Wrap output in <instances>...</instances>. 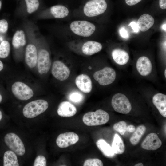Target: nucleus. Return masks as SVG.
<instances>
[{
	"label": "nucleus",
	"instance_id": "nucleus-45",
	"mask_svg": "<svg viewBox=\"0 0 166 166\" xmlns=\"http://www.w3.org/2000/svg\"><path fill=\"white\" fill-rule=\"evenodd\" d=\"M1 6H2V2L1 1H0V10L1 8Z\"/></svg>",
	"mask_w": 166,
	"mask_h": 166
},
{
	"label": "nucleus",
	"instance_id": "nucleus-22",
	"mask_svg": "<svg viewBox=\"0 0 166 166\" xmlns=\"http://www.w3.org/2000/svg\"><path fill=\"white\" fill-rule=\"evenodd\" d=\"M51 14L57 18H62L67 17L69 11L66 7L62 5H56L52 6L50 9Z\"/></svg>",
	"mask_w": 166,
	"mask_h": 166
},
{
	"label": "nucleus",
	"instance_id": "nucleus-32",
	"mask_svg": "<svg viewBox=\"0 0 166 166\" xmlns=\"http://www.w3.org/2000/svg\"><path fill=\"white\" fill-rule=\"evenodd\" d=\"M46 160L43 156H38L34 160V166H45L46 165Z\"/></svg>",
	"mask_w": 166,
	"mask_h": 166
},
{
	"label": "nucleus",
	"instance_id": "nucleus-36",
	"mask_svg": "<svg viewBox=\"0 0 166 166\" xmlns=\"http://www.w3.org/2000/svg\"><path fill=\"white\" fill-rule=\"evenodd\" d=\"M159 4L161 9H165L166 8V0H159Z\"/></svg>",
	"mask_w": 166,
	"mask_h": 166
},
{
	"label": "nucleus",
	"instance_id": "nucleus-21",
	"mask_svg": "<svg viewBox=\"0 0 166 166\" xmlns=\"http://www.w3.org/2000/svg\"><path fill=\"white\" fill-rule=\"evenodd\" d=\"M96 144L97 148L106 157L112 158L115 156V154L113 152L112 147L104 140H98L97 141Z\"/></svg>",
	"mask_w": 166,
	"mask_h": 166
},
{
	"label": "nucleus",
	"instance_id": "nucleus-35",
	"mask_svg": "<svg viewBox=\"0 0 166 166\" xmlns=\"http://www.w3.org/2000/svg\"><path fill=\"white\" fill-rule=\"evenodd\" d=\"M120 34L121 36L124 38L128 37V34L127 31L124 28H121L120 30Z\"/></svg>",
	"mask_w": 166,
	"mask_h": 166
},
{
	"label": "nucleus",
	"instance_id": "nucleus-15",
	"mask_svg": "<svg viewBox=\"0 0 166 166\" xmlns=\"http://www.w3.org/2000/svg\"><path fill=\"white\" fill-rule=\"evenodd\" d=\"M38 57L37 50L35 46L31 44L28 45L26 49L25 61L29 67L33 68L36 65Z\"/></svg>",
	"mask_w": 166,
	"mask_h": 166
},
{
	"label": "nucleus",
	"instance_id": "nucleus-40",
	"mask_svg": "<svg viewBox=\"0 0 166 166\" xmlns=\"http://www.w3.org/2000/svg\"><path fill=\"white\" fill-rule=\"evenodd\" d=\"M135 166H143V164L142 163H139L135 165Z\"/></svg>",
	"mask_w": 166,
	"mask_h": 166
},
{
	"label": "nucleus",
	"instance_id": "nucleus-38",
	"mask_svg": "<svg viewBox=\"0 0 166 166\" xmlns=\"http://www.w3.org/2000/svg\"><path fill=\"white\" fill-rule=\"evenodd\" d=\"M130 25L135 32H137L138 31L139 28L136 22H132L130 23Z\"/></svg>",
	"mask_w": 166,
	"mask_h": 166
},
{
	"label": "nucleus",
	"instance_id": "nucleus-39",
	"mask_svg": "<svg viewBox=\"0 0 166 166\" xmlns=\"http://www.w3.org/2000/svg\"><path fill=\"white\" fill-rule=\"evenodd\" d=\"M4 67L2 61L0 60V72L3 69Z\"/></svg>",
	"mask_w": 166,
	"mask_h": 166
},
{
	"label": "nucleus",
	"instance_id": "nucleus-28",
	"mask_svg": "<svg viewBox=\"0 0 166 166\" xmlns=\"http://www.w3.org/2000/svg\"><path fill=\"white\" fill-rule=\"evenodd\" d=\"M28 13L31 14L35 11L39 6L38 0H25Z\"/></svg>",
	"mask_w": 166,
	"mask_h": 166
},
{
	"label": "nucleus",
	"instance_id": "nucleus-12",
	"mask_svg": "<svg viewBox=\"0 0 166 166\" xmlns=\"http://www.w3.org/2000/svg\"><path fill=\"white\" fill-rule=\"evenodd\" d=\"M162 142L157 135L151 133L148 134L141 144L142 148L145 150H155L160 148Z\"/></svg>",
	"mask_w": 166,
	"mask_h": 166
},
{
	"label": "nucleus",
	"instance_id": "nucleus-8",
	"mask_svg": "<svg viewBox=\"0 0 166 166\" xmlns=\"http://www.w3.org/2000/svg\"><path fill=\"white\" fill-rule=\"evenodd\" d=\"M11 89L15 96L21 100H28L31 98L34 94L31 88L25 83L19 81L14 83Z\"/></svg>",
	"mask_w": 166,
	"mask_h": 166
},
{
	"label": "nucleus",
	"instance_id": "nucleus-30",
	"mask_svg": "<svg viewBox=\"0 0 166 166\" xmlns=\"http://www.w3.org/2000/svg\"><path fill=\"white\" fill-rule=\"evenodd\" d=\"M127 124L125 122L121 121L115 124L113 126V129L121 135H124L126 131Z\"/></svg>",
	"mask_w": 166,
	"mask_h": 166
},
{
	"label": "nucleus",
	"instance_id": "nucleus-19",
	"mask_svg": "<svg viewBox=\"0 0 166 166\" xmlns=\"http://www.w3.org/2000/svg\"><path fill=\"white\" fill-rule=\"evenodd\" d=\"M154 19L152 16L147 14L141 16L138 20L137 25L138 28L142 32L149 30L153 25Z\"/></svg>",
	"mask_w": 166,
	"mask_h": 166
},
{
	"label": "nucleus",
	"instance_id": "nucleus-14",
	"mask_svg": "<svg viewBox=\"0 0 166 166\" xmlns=\"http://www.w3.org/2000/svg\"><path fill=\"white\" fill-rule=\"evenodd\" d=\"M75 82L77 87L82 92L89 93L91 91L92 82L88 75L85 74L79 75L76 77Z\"/></svg>",
	"mask_w": 166,
	"mask_h": 166
},
{
	"label": "nucleus",
	"instance_id": "nucleus-24",
	"mask_svg": "<svg viewBox=\"0 0 166 166\" xmlns=\"http://www.w3.org/2000/svg\"><path fill=\"white\" fill-rule=\"evenodd\" d=\"M112 148L115 154H121L124 153L125 147L120 137L117 133L115 134L112 143Z\"/></svg>",
	"mask_w": 166,
	"mask_h": 166
},
{
	"label": "nucleus",
	"instance_id": "nucleus-25",
	"mask_svg": "<svg viewBox=\"0 0 166 166\" xmlns=\"http://www.w3.org/2000/svg\"><path fill=\"white\" fill-rule=\"evenodd\" d=\"M4 166H18L19 165L15 153L10 150L6 152L3 156Z\"/></svg>",
	"mask_w": 166,
	"mask_h": 166
},
{
	"label": "nucleus",
	"instance_id": "nucleus-1",
	"mask_svg": "<svg viewBox=\"0 0 166 166\" xmlns=\"http://www.w3.org/2000/svg\"><path fill=\"white\" fill-rule=\"evenodd\" d=\"M109 119V114L102 109H98L95 112H89L83 116L84 123L88 126H95L104 124Z\"/></svg>",
	"mask_w": 166,
	"mask_h": 166
},
{
	"label": "nucleus",
	"instance_id": "nucleus-3",
	"mask_svg": "<svg viewBox=\"0 0 166 166\" xmlns=\"http://www.w3.org/2000/svg\"><path fill=\"white\" fill-rule=\"evenodd\" d=\"M48 106V102L45 100H34L28 103L24 107L23 114L26 118H34L45 111Z\"/></svg>",
	"mask_w": 166,
	"mask_h": 166
},
{
	"label": "nucleus",
	"instance_id": "nucleus-9",
	"mask_svg": "<svg viewBox=\"0 0 166 166\" xmlns=\"http://www.w3.org/2000/svg\"><path fill=\"white\" fill-rule=\"evenodd\" d=\"M51 72L55 78L62 81L69 77L70 70L63 62L59 61H56L53 64Z\"/></svg>",
	"mask_w": 166,
	"mask_h": 166
},
{
	"label": "nucleus",
	"instance_id": "nucleus-29",
	"mask_svg": "<svg viewBox=\"0 0 166 166\" xmlns=\"http://www.w3.org/2000/svg\"><path fill=\"white\" fill-rule=\"evenodd\" d=\"M83 95L77 91L71 92L69 96V98L70 101L75 103L80 102L83 100Z\"/></svg>",
	"mask_w": 166,
	"mask_h": 166
},
{
	"label": "nucleus",
	"instance_id": "nucleus-31",
	"mask_svg": "<svg viewBox=\"0 0 166 166\" xmlns=\"http://www.w3.org/2000/svg\"><path fill=\"white\" fill-rule=\"evenodd\" d=\"M103 163L101 160L98 159H89L85 161L84 166H102Z\"/></svg>",
	"mask_w": 166,
	"mask_h": 166
},
{
	"label": "nucleus",
	"instance_id": "nucleus-42",
	"mask_svg": "<svg viewBox=\"0 0 166 166\" xmlns=\"http://www.w3.org/2000/svg\"><path fill=\"white\" fill-rule=\"evenodd\" d=\"M2 100V96L0 93V103L1 102Z\"/></svg>",
	"mask_w": 166,
	"mask_h": 166
},
{
	"label": "nucleus",
	"instance_id": "nucleus-6",
	"mask_svg": "<svg viewBox=\"0 0 166 166\" xmlns=\"http://www.w3.org/2000/svg\"><path fill=\"white\" fill-rule=\"evenodd\" d=\"M116 72L113 69L106 67L95 72L93 77L100 85L105 86L113 83L116 79Z\"/></svg>",
	"mask_w": 166,
	"mask_h": 166
},
{
	"label": "nucleus",
	"instance_id": "nucleus-4",
	"mask_svg": "<svg viewBox=\"0 0 166 166\" xmlns=\"http://www.w3.org/2000/svg\"><path fill=\"white\" fill-rule=\"evenodd\" d=\"M107 8L105 0H89L84 6L83 12L86 16L93 17L103 13Z\"/></svg>",
	"mask_w": 166,
	"mask_h": 166
},
{
	"label": "nucleus",
	"instance_id": "nucleus-41",
	"mask_svg": "<svg viewBox=\"0 0 166 166\" xmlns=\"http://www.w3.org/2000/svg\"><path fill=\"white\" fill-rule=\"evenodd\" d=\"M2 116V112L0 110V121L1 120Z\"/></svg>",
	"mask_w": 166,
	"mask_h": 166
},
{
	"label": "nucleus",
	"instance_id": "nucleus-23",
	"mask_svg": "<svg viewBox=\"0 0 166 166\" xmlns=\"http://www.w3.org/2000/svg\"><path fill=\"white\" fill-rule=\"evenodd\" d=\"M26 43V36L22 30H17L14 33L12 40V44L15 48L24 46Z\"/></svg>",
	"mask_w": 166,
	"mask_h": 166
},
{
	"label": "nucleus",
	"instance_id": "nucleus-20",
	"mask_svg": "<svg viewBox=\"0 0 166 166\" xmlns=\"http://www.w3.org/2000/svg\"><path fill=\"white\" fill-rule=\"evenodd\" d=\"M112 57L116 63L123 65L127 64L129 59V56L126 51L119 49H113L112 52Z\"/></svg>",
	"mask_w": 166,
	"mask_h": 166
},
{
	"label": "nucleus",
	"instance_id": "nucleus-10",
	"mask_svg": "<svg viewBox=\"0 0 166 166\" xmlns=\"http://www.w3.org/2000/svg\"><path fill=\"white\" fill-rule=\"evenodd\" d=\"M38 70L41 74L47 73L50 69L51 62L50 55L45 49H42L38 57Z\"/></svg>",
	"mask_w": 166,
	"mask_h": 166
},
{
	"label": "nucleus",
	"instance_id": "nucleus-37",
	"mask_svg": "<svg viewBox=\"0 0 166 166\" xmlns=\"http://www.w3.org/2000/svg\"><path fill=\"white\" fill-rule=\"evenodd\" d=\"M135 127L132 125H130L126 127V131L132 133L135 130Z\"/></svg>",
	"mask_w": 166,
	"mask_h": 166
},
{
	"label": "nucleus",
	"instance_id": "nucleus-33",
	"mask_svg": "<svg viewBox=\"0 0 166 166\" xmlns=\"http://www.w3.org/2000/svg\"><path fill=\"white\" fill-rule=\"evenodd\" d=\"M8 24L7 21L4 19L0 20V34L6 33L8 29Z\"/></svg>",
	"mask_w": 166,
	"mask_h": 166
},
{
	"label": "nucleus",
	"instance_id": "nucleus-5",
	"mask_svg": "<svg viewBox=\"0 0 166 166\" xmlns=\"http://www.w3.org/2000/svg\"><path fill=\"white\" fill-rule=\"evenodd\" d=\"M111 105L115 111L123 114L129 113L132 109L129 99L125 95L121 93H117L113 96Z\"/></svg>",
	"mask_w": 166,
	"mask_h": 166
},
{
	"label": "nucleus",
	"instance_id": "nucleus-34",
	"mask_svg": "<svg viewBox=\"0 0 166 166\" xmlns=\"http://www.w3.org/2000/svg\"><path fill=\"white\" fill-rule=\"evenodd\" d=\"M142 0H125L126 3L129 6L134 5Z\"/></svg>",
	"mask_w": 166,
	"mask_h": 166
},
{
	"label": "nucleus",
	"instance_id": "nucleus-18",
	"mask_svg": "<svg viewBox=\"0 0 166 166\" xmlns=\"http://www.w3.org/2000/svg\"><path fill=\"white\" fill-rule=\"evenodd\" d=\"M152 101L160 113L166 117V95L161 93H157L153 96Z\"/></svg>",
	"mask_w": 166,
	"mask_h": 166
},
{
	"label": "nucleus",
	"instance_id": "nucleus-2",
	"mask_svg": "<svg viewBox=\"0 0 166 166\" xmlns=\"http://www.w3.org/2000/svg\"><path fill=\"white\" fill-rule=\"evenodd\" d=\"M69 27L74 34L84 37L90 36L96 30V26L93 23L86 20L73 21L70 24Z\"/></svg>",
	"mask_w": 166,
	"mask_h": 166
},
{
	"label": "nucleus",
	"instance_id": "nucleus-43",
	"mask_svg": "<svg viewBox=\"0 0 166 166\" xmlns=\"http://www.w3.org/2000/svg\"><path fill=\"white\" fill-rule=\"evenodd\" d=\"M163 28L164 30H166V24H164L163 25Z\"/></svg>",
	"mask_w": 166,
	"mask_h": 166
},
{
	"label": "nucleus",
	"instance_id": "nucleus-7",
	"mask_svg": "<svg viewBox=\"0 0 166 166\" xmlns=\"http://www.w3.org/2000/svg\"><path fill=\"white\" fill-rule=\"evenodd\" d=\"M4 141L8 148L17 155L22 156L24 154V145L17 135L13 133H8L4 137Z\"/></svg>",
	"mask_w": 166,
	"mask_h": 166
},
{
	"label": "nucleus",
	"instance_id": "nucleus-44",
	"mask_svg": "<svg viewBox=\"0 0 166 166\" xmlns=\"http://www.w3.org/2000/svg\"><path fill=\"white\" fill-rule=\"evenodd\" d=\"M164 76L165 78L166 77V69H165L164 70Z\"/></svg>",
	"mask_w": 166,
	"mask_h": 166
},
{
	"label": "nucleus",
	"instance_id": "nucleus-27",
	"mask_svg": "<svg viewBox=\"0 0 166 166\" xmlns=\"http://www.w3.org/2000/svg\"><path fill=\"white\" fill-rule=\"evenodd\" d=\"M10 51V45L7 41H3L0 44V58H5L7 57Z\"/></svg>",
	"mask_w": 166,
	"mask_h": 166
},
{
	"label": "nucleus",
	"instance_id": "nucleus-16",
	"mask_svg": "<svg viewBox=\"0 0 166 166\" xmlns=\"http://www.w3.org/2000/svg\"><path fill=\"white\" fill-rule=\"evenodd\" d=\"M76 107L68 101L61 102L59 105L57 110L58 115L62 117H69L73 116L76 113Z\"/></svg>",
	"mask_w": 166,
	"mask_h": 166
},
{
	"label": "nucleus",
	"instance_id": "nucleus-26",
	"mask_svg": "<svg viewBox=\"0 0 166 166\" xmlns=\"http://www.w3.org/2000/svg\"><path fill=\"white\" fill-rule=\"evenodd\" d=\"M146 127L144 125L138 126L132 136L130 138V141L133 145H136L140 141L141 138L145 133Z\"/></svg>",
	"mask_w": 166,
	"mask_h": 166
},
{
	"label": "nucleus",
	"instance_id": "nucleus-17",
	"mask_svg": "<svg viewBox=\"0 0 166 166\" xmlns=\"http://www.w3.org/2000/svg\"><path fill=\"white\" fill-rule=\"evenodd\" d=\"M102 48L101 43L94 41H89L84 43L81 50L84 54L90 56L99 52Z\"/></svg>",
	"mask_w": 166,
	"mask_h": 166
},
{
	"label": "nucleus",
	"instance_id": "nucleus-13",
	"mask_svg": "<svg viewBox=\"0 0 166 166\" xmlns=\"http://www.w3.org/2000/svg\"><path fill=\"white\" fill-rule=\"evenodd\" d=\"M136 68L139 74L142 76L149 75L152 70V65L149 59L143 56L139 57L136 63Z\"/></svg>",
	"mask_w": 166,
	"mask_h": 166
},
{
	"label": "nucleus",
	"instance_id": "nucleus-11",
	"mask_svg": "<svg viewBox=\"0 0 166 166\" xmlns=\"http://www.w3.org/2000/svg\"><path fill=\"white\" fill-rule=\"evenodd\" d=\"M78 135L73 132H66L59 135L56 140L57 145L64 148L75 144L79 140Z\"/></svg>",
	"mask_w": 166,
	"mask_h": 166
}]
</instances>
